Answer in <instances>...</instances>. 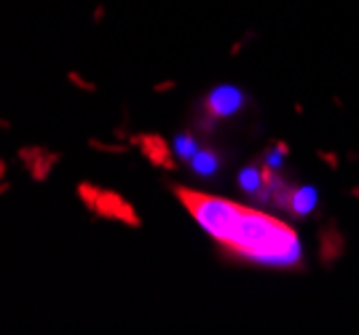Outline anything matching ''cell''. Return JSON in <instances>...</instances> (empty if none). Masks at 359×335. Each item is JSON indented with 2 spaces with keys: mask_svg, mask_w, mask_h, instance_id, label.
<instances>
[{
  "mask_svg": "<svg viewBox=\"0 0 359 335\" xmlns=\"http://www.w3.org/2000/svg\"><path fill=\"white\" fill-rule=\"evenodd\" d=\"M60 153H48L46 148H38V145L19 151V161H22V167L30 172V177L35 183H43L46 177L51 175V169L60 164Z\"/></svg>",
  "mask_w": 359,
  "mask_h": 335,
  "instance_id": "cell-4",
  "label": "cell"
},
{
  "mask_svg": "<svg viewBox=\"0 0 359 335\" xmlns=\"http://www.w3.org/2000/svg\"><path fill=\"white\" fill-rule=\"evenodd\" d=\"M223 247L231 255L260 266H276V268L300 266V239L295 228L252 207H241L231 239Z\"/></svg>",
  "mask_w": 359,
  "mask_h": 335,
  "instance_id": "cell-1",
  "label": "cell"
},
{
  "mask_svg": "<svg viewBox=\"0 0 359 335\" xmlns=\"http://www.w3.org/2000/svg\"><path fill=\"white\" fill-rule=\"evenodd\" d=\"M129 139H132V145H137L142 151V156L148 158L153 167L169 169V172L177 169V164L169 156V145H166V139L161 135H132Z\"/></svg>",
  "mask_w": 359,
  "mask_h": 335,
  "instance_id": "cell-6",
  "label": "cell"
},
{
  "mask_svg": "<svg viewBox=\"0 0 359 335\" xmlns=\"http://www.w3.org/2000/svg\"><path fill=\"white\" fill-rule=\"evenodd\" d=\"M70 83H73V86H78V89H83V92H97V86H94V83H91V81H83V78L78 76V73H70Z\"/></svg>",
  "mask_w": 359,
  "mask_h": 335,
  "instance_id": "cell-13",
  "label": "cell"
},
{
  "mask_svg": "<svg viewBox=\"0 0 359 335\" xmlns=\"http://www.w3.org/2000/svg\"><path fill=\"white\" fill-rule=\"evenodd\" d=\"M175 196L180 198V204L191 212V217L210 233L215 242L225 244L231 239V231L236 226L244 204L228 201V198L207 196V193H198V191L182 188V185H175Z\"/></svg>",
  "mask_w": 359,
  "mask_h": 335,
  "instance_id": "cell-2",
  "label": "cell"
},
{
  "mask_svg": "<svg viewBox=\"0 0 359 335\" xmlns=\"http://www.w3.org/2000/svg\"><path fill=\"white\" fill-rule=\"evenodd\" d=\"M94 151H102V153H126L129 145H107V142H100V139H91L89 142Z\"/></svg>",
  "mask_w": 359,
  "mask_h": 335,
  "instance_id": "cell-12",
  "label": "cell"
},
{
  "mask_svg": "<svg viewBox=\"0 0 359 335\" xmlns=\"http://www.w3.org/2000/svg\"><path fill=\"white\" fill-rule=\"evenodd\" d=\"M316 207V191L314 188H300L292 196V210L290 212L298 214V217H306Z\"/></svg>",
  "mask_w": 359,
  "mask_h": 335,
  "instance_id": "cell-8",
  "label": "cell"
},
{
  "mask_svg": "<svg viewBox=\"0 0 359 335\" xmlns=\"http://www.w3.org/2000/svg\"><path fill=\"white\" fill-rule=\"evenodd\" d=\"M241 105H244V94L236 86H220L207 97L204 113L212 118H231Z\"/></svg>",
  "mask_w": 359,
  "mask_h": 335,
  "instance_id": "cell-5",
  "label": "cell"
},
{
  "mask_svg": "<svg viewBox=\"0 0 359 335\" xmlns=\"http://www.w3.org/2000/svg\"><path fill=\"white\" fill-rule=\"evenodd\" d=\"M344 252L346 236L341 233V228L338 226H322V231H319V260L330 268L332 263L344 258Z\"/></svg>",
  "mask_w": 359,
  "mask_h": 335,
  "instance_id": "cell-7",
  "label": "cell"
},
{
  "mask_svg": "<svg viewBox=\"0 0 359 335\" xmlns=\"http://www.w3.org/2000/svg\"><path fill=\"white\" fill-rule=\"evenodd\" d=\"M169 89H175V81H164V83H156V86H153V92H169Z\"/></svg>",
  "mask_w": 359,
  "mask_h": 335,
  "instance_id": "cell-16",
  "label": "cell"
},
{
  "mask_svg": "<svg viewBox=\"0 0 359 335\" xmlns=\"http://www.w3.org/2000/svg\"><path fill=\"white\" fill-rule=\"evenodd\" d=\"M319 158H322L330 169H338V156H332V153H327V151H319Z\"/></svg>",
  "mask_w": 359,
  "mask_h": 335,
  "instance_id": "cell-15",
  "label": "cell"
},
{
  "mask_svg": "<svg viewBox=\"0 0 359 335\" xmlns=\"http://www.w3.org/2000/svg\"><path fill=\"white\" fill-rule=\"evenodd\" d=\"M89 212L97 214V217H102V220H116V223H123V226H132V228H140V226H142L137 210L126 198L118 196V193H113V191H102V188L97 191Z\"/></svg>",
  "mask_w": 359,
  "mask_h": 335,
  "instance_id": "cell-3",
  "label": "cell"
},
{
  "mask_svg": "<svg viewBox=\"0 0 359 335\" xmlns=\"http://www.w3.org/2000/svg\"><path fill=\"white\" fill-rule=\"evenodd\" d=\"M351 196L359 198V185H357V188H351Z\"/></svg>",
  "mask_w": 359,
  "mask_h": 335,
  "instance_id": "cell-17",
  "label": "cell"
},
{
  "mask_svg": "<svg viewBox=\"0 0 359 335\" xmlns=\"http://www.w3.org/2000/svg\"><path fill=\"white\" fill-rule=\"evenodd\" d=\"M285 156H287V153H282L279 148H276V151H269V156H266V164H269L271 169H279V167H282V161H285Z\"/></svg>",
  "mask_w": 359,
  "mask_h": 335,
  "instance_id": "cell-14",
  "label": "cell"
},
{
  "mask_svg": "<svg viewBox=\"0 0 359 335\" xmlns=\"http://www.w3.org/2000/svg\"><path fill=\"white\" fill-rule=\"evenodd\" d=\"M239 188L244 191V193H250V196H255L260 188H263V172L257 167H247L239 172Z\"/></svg>",
  "mask_w": 359,
  "mask_h": 335,
  "instance_id": "cell-10",
  "label": "cell"
},
{
  "mask_svg": "<svg viewBox=\"0 0 359 335\" xmlns=\"http://www.w3.org/2000/svg\"><path fill=\"white\" fill-rule=\"evenodd\" d=\"M191 164H194V172L196 175H215L217 167H220V156L215 151H204V153H196L194 158H191Z\"/></svg>",
  "mask_w": 359,
  "mask_h": 335,
  "instance_id": "cell-9",
  "label": "cell"
},
{
  "mask_svg": "<svg viewBox=\"0 0 359 335\" xmlns=\"http://www.w3.org/2000/svg\"><path fill=\"white\" fill-rule=\"evenodd\" d=\"M175 148H177V156L180 158H194L196 156V139L191 137V135H180L177 142H175Z\"/></svg>",
  "mask_w": 359,
  "mask_h": 335,
  "instance_id": "cell-11",
  "label": "cell"
}]
</instances>
